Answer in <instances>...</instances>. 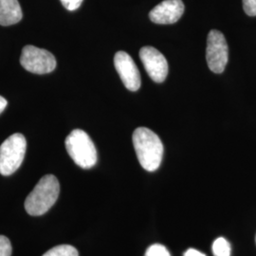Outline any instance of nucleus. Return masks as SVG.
I'll return each instance as SVG.
<instances>
[{
  "label": "nucleus",
  "instance_id": "1",
  "mask_svg": "<svg viewBox=\"0 0 256 256\" xmlns=\"http://www.w3.org/2000/svg\"><path fill=\"white\" fill-rule=\"evenodd\" d=\"M133 146L142 167L148 172L156 171L162 160L164 144L158 136L146 128L134 131Z\"/></svg>",
  "mask_w": 256,
  "mask_h": 256
},
{
  "label": "nucleus",
  "instance_id": "2",
  "mask_svg": "<svg viewBox=\"0 0 256 256\" xmlns=\"http://www.w3.org/2000/svg\"><path fill=\"white\" fill-rule=\"evenodd\" d=\"M60 184L54 174L44 176L25 200V210L28 214L38 216L46 214L57 200Z\"/></svg>",
  "mask_w": 256,
  "mask_h": 256
},
{
  "label": "nucleus",
  "instance_id": "3",
  "mask_svg": "<svg viewBox=\"0 0 256 256\" xmlns=\"http://www.w3.org/2000/svg\"><path fill=\"white\" fill-rule=\"evenodd\" d=\"M66 148L74 162L82 169L97 164V150L90 137L81 129H75L66 138Z\"/></svg>",
  "mask_w": 256,
  "mask_h": 256
},
{
  "label": "nucleus",
  "instance_id": "4",
  "mask_svg": "<svg viewBox=\"0 0 256 256\" xmlns=\"http://www.w3.org/2000/svg\"><path fill=\"white\" fill-rule=\"evenodd\" d=\"M26 149L27 140L20 133L5 140L0 146V174L10 176L16 172L24 160Z\"/></svg>",
  "mask_w": 256,
  "mask_h": 256
},
{
  "label": "nucleus",
  "instance_id": "5",
  "mask_svg": "<svg viewBox=\"0 0 256 256\" xmlns=\"http://www.w3.org/2000/svg\"><path fill=\"white\" fill-rule=\"evenodd\" d=\"M20 63L26 70L34 74H50L56 68V59L52 54L32 45L23 48Z\"/></svg>",
  "mask_w": 256,
  "mask_h": 256
},
{
  "label": "nucleus",
  "instance_id": "6",
  "mask_svg": "<svg viewBox=\"0 0 256 256\" xmlns=\"http://www.w3.org/2000/svg\"><path fill=\"white\" fill-rule=\"evenodd\" d=\"M206 59L214 74H222L229 60V48L225 36L216 30H212L207 38Z\"/></svg>",
  "mask_w": 256,
  "mask_h": 256
},
{
  "label": "nucleus",
  "instance_id": "7",
  "mask_svg": "<svg viewBox=\"0 0 256 256\" xmlns=\"http://www.w3.org/2000/svg\"><path fill=\"white\" fill-rule=\"evenodd\" d=\"M140 58L154 82H164L169 70L164 55L153 46H144L140 50Z\"/></svg>",
  "mask_w": 256,
  "mask_h": 256
},
{
  "label": "nucleus",
  "instance_id": "8",
  "mask_svg": "<svg viewBox=\"0 0 256 256\" xmlns=\"http://www.w3.org/2000/svg\"><path fill=\"white\" fill-rule=\"evenodd\" d=\"M114 64L120 80L130 92H137L140 88V75L132 57L126 52H118L114 56Z\"/></svg>",
  "mask_w": 256,
  "mask_h": 256
},
{
  "label": "nucleus",
  "instance_id": "9",
  "mask_svg": "<svg viewBox=\"0 0 256 256\" xmlns=\"http://www.w3.org/2000/svg\"><path fill=\"white\" fill-rule=\"evenodd\" d=\"M183 12L182 0H164L149 12V18L156 24H174L182 16Z\"/></svg>",
  "mask_w": 256,
  "mask_h": 256
},
{
  "label": "nucleus",
  "instance_id": "10",
  "mask_svg": "<svg viewBox=\"0 0 256 256\" xmlns=\"http://www.w3.org/2000/svg\"><path fill=\"white\" fill-rule=\"evenodd\" d=\"M23 18L18 0H0V25L10 26Z\"/></svg>",
  "mask_w": 256,
  "mask_h": 256
},
{
  "label": "nucleus",
  "instance_id": "11",
  "mask_svg": "<svg viewBox=\"0 0 256 256\" xmlns=\"http://www.w3.org/2000/svg\"><path fill=\"white\" fill-rule=\"evenodd\" d=\"M42 256H79L78 250L70 245H59L48 250Z\"/></svg>",
  "mask_w": 256,
  "mask_h": 256
},
{
  "label": "nucleus",
  "instance_id": "12",
  "mask_svg": "<svg viewBox=\"0 0 256 256\" xmlns=\"http://www.w3.org/2000/svg\"><path fill=\"white\" fill-rule=\"evenodd\" d=\"M212 254L214 256H230V245L224 238L216 239L212 243Z\"/></svg>",
  "mask_w": 256,
  "mask_h": 256
},
{
  "label": "nucleus",
  "instance_id": "13",
  "mask_svg": "<svg viewBox=\"0 0 256 256\" xmlns=\"http://www.w3.org/2000/svg\"><path fill=\"white\" fill-rule=\"evenodd\" d=\"M144 256H171L168 250L160 244H154L147 248Z\"/></svg>",
  "mask_w": 256,
  "mask_h": 256
},
{
  "label": "nucleus",
  "instance_id": "14",
  "mask_svg": "<svg viewBox=\"0 0 256 256\" xmlns=\"http://www.w3.org/2000/svg\"><path fill=\"white\" fill-rule=\"evenodd\" d=\"M12 256V244L8 238L0 236V256Z\"/></svg>",
  "mask_w": 256,
  "mask_h": 256
},
{
  "label": "nucleus",
  "instance_id": "15",
  "mask_svg": "<svg viewBox=\"0 0 256 256\" xmlns=\"http://www.w3.org/2000/svg\"><path fill=\"white\" fill-rule=\"evenodd\" d=\"M243 9L250 16H256V0H243Z\"/></svg>",
  "mask_w": 256,
  "mask_h": 256
},
{
  "label": "nucleus",
  "instance_id": "16",
  "mask_svg": "<svg viewBox=\"0 0 256 256\" xmlns=\"http://www.w3.org/2000/svg\"><path fill=\"white\" fill-rule=\"evenodd\" d=\"M60 1L68 10H75L80 8L84 0H60Z\"/></svg>",
  "mask_w": 256,
  "mask_h": 256
},
{
  "label": "nucleus",
  "instance_id": "17",
  "mask_svg": "<svg viewBox=\"0 0 256 256\" xmlns=\"http://www.w3.org/2000/svg\"><path fill=\"white\" fill-rule=\"evenodd\" d=\"M183 256H206L204 254H202V252L194 250V248H188Z\"/></svg>",
  "mask_w": 256,
  "mask_h": 256
},
{
  "label": "nucleus",
  "instance_id": "18",
  "mask_svg": "<svg viewBox=\"0 0 256 256\" xmlns=\"http://www.w3.org/2000/svg\"><path fill=\"white\" fill-rule=\"evenodd\" d=\"M7 106H8L7 100L4 97L0 96V114L7 108Z\"/></svg>",
  "mask_w": 256,
  "mask_h": 256
},
{
  "label": "nucleus",
  "instance_id": "19",
  "mask_svg": "<svg viewBox=\"0 0 256 256\" xmlns=\"http://www.w3.org/2000/svg\"></svg>",
  "mask_w": 256,
  "mask_h": 256
}]
</instances>
